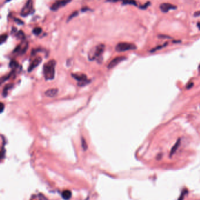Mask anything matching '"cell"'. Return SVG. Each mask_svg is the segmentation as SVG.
<instances>
[{
	"instance_id": "44dd1931",
	"label": "cell",
	"mask_w": 200,
	"mask_h": 200,
	"mask_svg": "<svg viewBox=\"0 0 200 200\" xmlns=\"http://www.w3.org/2000/svg\"><path fill=\"white\" fill-rule=\"evenodd\" d=\"M150 2H147V3H146L144 6H141V7H140V8H141V9H143V10L146 9V8L150 6Z\"/></svg>"
},
{
	"instance_id": "2e32d148",
	"label": "cell",
	"mask_w": 200,
	"mask_h": 200,
	"mask_svg": "<svg viewBox=\"0 0 200 200\" xmlns=\"http://www.w3.org/2000/svg\"><path fill=\"white\" fill-rule=\"evenodd\" d=\"M16 37H17V38H18V39H24V38H25L24 33H23L22 31H19L18 32L17 34H16Z\"/></svg>"
},
{
	"instance_id": "484cf974",
	"label": "cell",
	"mask_w": 200,
	"mask_h": 200,
	"mask_svg": "<svg viewBox=\"0 0 200 200\" xmlns=\"http://www.w3.org/2000/svg\"><path fill=\"white\" fill-rule=\"evenodd\" d=\"M199 15H200V12H199V11L194 13V16L197 17V16H199Z\"/></svg>"
},
{
	"instance_id": "52a82bcc",
	"label": "cell",
	"mask_w": 200,
	"mask_h": 200,
	"mask_svg": "<svg viewBox=\"0 0 200 200\" xmlns=\"http://www.w3.org/2000/svg\"><path fill=\"white\" fill-rule=\"evenodd\" d=\"M126 58L125 57H117L113 59L108 65V68L109 69H112L114 68L116 66H117L118 64H119L122 61L126 60Z\"/></svg>"
},
{
	"instance_id": "9c48e42d",
	"label": "cell",
	"mask_w": 200,
	"mask_h": 200,
	"mask_svg": "<svg viewBox=\"0 0 200 200\" xmlns=\"http://www.w3.org/2000/svg\"><path fill=\"white\" fill-rule=\"evenodd\" d=\"M42 62V58L41 57H38L36 59H35L30 65L28 69V71L29 72H31V71H32L35 68H37Z\"/></svg>"
},
{
	"instance_id": "e0dca14e",
	"label": "cell",
	"mask_w": 200,
	"mask_h": 200,
	"mask_svg": "<svg viewBox=\"0 0 200 200\" xmlns=\"http://www.w3.org/2000/svg\"><path fill=\"white\" fill-rule=\"evenodd\" d=\"M9 66L11 68H17L18 66V64L17 62V61H11L10 62V63Z\"/></svg>"
},
{
	"instance_id": "277c9868",
	"label": "cell",
	"mask_w": 200,
	"mask_h": 200,
	"mask_svg": "<svg viewBox=\"0 0 200 200\" xmlns=\"http://www.w3.org/2000/svg\"><path fill=\"white\" fill-rule=\"evenodd\" d=\"M33 8L32 0H28L26 4H25L21 11V15L22 17H26L31 13Z\"/></svg>"
},
{
	"instance_id": "9a60e30c",
	"label": "cell",
	"mask_w": 200,
	"mask_h": 200,
	"mask_svg": "<svg viewBox=\"0 0 200 200\" xmlns=\"http://www.w3.org/2000/svg\"><path fill=\"white\" fill-rule=\"evenodd\" d=\"M78 11H74V12H73L72 13V14L69 15V17H68V20H67V22L70 21L72 18H74V17H76L77 16H78Z\"/></svg>"
},
{
	"instance_id": "3957f363",
	"label": "cell",
	"mask_w": 200,
	"mask_h": 200,
	"mask_svg": "<svg viewBox=\"0 0 200 200\" xmlns=\"http://www.w3.org/2000/svg\"><path fill=\"white\" fill-rule=\"evenodd\" d=\"M116 51L119 52L129 51V50H134L137 49L136 45L128 42H120L116 46Z\"/></svg>"
},
{
	"instance_id": "ba28073f",
	"label": "cell",
	"mask_w": 200,
	"mask_h": 200,
	"mask_svg": "<svg viewBox=\"0 0 200 200\" xmlns=\"http://www.w3.org/2000/svg\"><path fill=\"white\" fill-rule=\"evenodd\" d=\"M160 8L162 12H167L170 10L176 9L177 7L175 6L174 5H172V4H169V3H163V4H160Z\"/></svg>"
},
{
	"instance_id": "5bb4252c",
	"label": "cell",
	"mask_w": 200,
	"mask_h": 200,
	"mask_svg": "<svg viewBox=\"0 0 200 200\" xmlns=\"http://www.w3.org/2000/svg\"><path fill=\"white\" fill-rule=\"evenodd\" d=\"M42 29L40 27H36L35 28L33 31H32V32L34 33V34L36 35H39L41 32H42Z\"/></svg>"
},
{
	"instance_id": "603a6c76",
	"label": "cell",
	"mask_w": 200,
	"mask_h": 200,
	"mask_svg": "<svg viewBox=\"0 0 200 200\" xmlns=\"http://www.w3.org/2000/svg\"><path fill=\"white\" fill-rule=\"evenodd\" d=\"M159 38H163V39H171V38L168 37V36H167V35H159Z\"/></svg>"
},
{
	"instance_id": "d6986e66",
	"label": "cell",
	"mask_w": 200,
	"mask_h": 200,
	"mask_svg": "<svg viewBox=\"0 0 200 200\" xmlns=\"http://www.w3.org/2000/svg\"><path fill=\"white\" fill-rule=\"evenodd\" d=\"M166 45H167V42H166L164 45H160V46H157V47H156V48H154V49H152V50H151V51H150V52H155L156 51H157V50H159V49H161V48H163V46H166Z\"/></svg>"
},
{
	"instance_id": "4316f807",
	"label": "cell",
	"mask_w": 200,
	"mask_h": 200,
	"mask_svg": "<svg viewBox=\"0 0 200 200\" xmlns=\"http://www.w3.org/2000/svg\"><path fill=\"white\" fill-rule=\"evenodd\" d=\"M197 26L198 27L199 30H200V22H198V23H197Z\"/></svg>"
},
{
	"instance_id": "6da1fadb",
	"label": "cell",
	"mask_w": 200,
	"mask_h": 200,
	"mask_svg": "<svg viewBox=\"0 0 200 200\" xmlns=\"http://www.w3.org/2000/svg\"><path fill=\"white\" fill-rule=\"evenodd\" d=\"M56 61L54 59L49 61L43 67V76L46 81L52 80L55 78Z\"/></svg>"
},
{
	"instance_id": "4fadbf2b",
	"label": "cell",
	"mask_w": 200,
	"mask_h": 200,
	"mask_svg": "<svg viewBox=\"0 0 200 200\" xmlns=\"http://www.w3.org/2000/svg\"><path fill=\"white\" fill-rule=\"evenodd\" d=\"M123 4H130V5H134V6L137 5L135 0H123Z\"/></svg>"
},
{
	"instance_id": "d4e9b609",
	"label": "cell",
	"mask_w": 200,
	"mask_h": 200,
	"mask_svg": "<svg viewBox=\"0 0 200 200\" xmlns=\"http://www.w3.org/2000/svg\"><path fill=\"white\" fill-rule=\"evenodd\" d=\"M81 10H82V12H85V11H86L89 10V8L85 7V8H82Z\"/></svg>"
},
{
	"instance_id": "7c38bea8",
	"label": "cell",
	"mask_w": 200,
	"mask_h": 200,
	"mask_svg": "<svg viewBox=\"0 0 200 200\" xmlns=\"http://www.w3.org/2000/svg\"><path fill=\"white\" fill-rule=\"evenodd\" d=\"M13 86V85L12 84H8V85H7L4 88V90H3V95L4 97H6L7 94V92H8V90L12 88Z\"/></svg>"
},
{
	"instance_id": "8fae6325",
	"label": "cell",
	"mask_w": 200,
	"mask_h": 200,
	"mask_svg": "<svg viewBox=\"0 0 200 200\" xmlns=\"http://www.w3.org/2000/svg\"><path fill=\"white\" fill-rule=\"evenodd\" d=\"M62 197L65 199H69L72 197V192L69 190H65L62 192Z\"/></svg>"
},
{
	"instance_id": "8992f818",
	"label": "cell",
	"mask_w": 200,
	"mask_h": 200,
	"mask_svg": "<svg viewBox=\"0 0 200 200\" xmlns=\"http://www.w3.org/2000/svg\"><path fill=\"white\" fill-rule=\"evenodd\" d=\"M70 2H71V0H60V1H58L52 4L51 7V10L54 11H57L59 8L69 4Z\"/></svg>"
},
{
	"instance_id": "5b68a950",
	"label": "cell",
	"mask_w": 200,
	"mask_h": 200,
	"mask_svg": "<svg viewBox=\"0 0 200 200\" xmlns=\"http://www.w3.org/2000/svg\"><path fill=\"white\" fill-rule=\"evenodd\" d=\"M72 77L78 81V85L80 86H83L89 83V81L87 79V77L84 74H72Z\"/></svg>"
},
{
	"instance_id": "ffe728a7",
	"label": "cell",
	"mask_w": 200,
	"mask_h": 200,
	"mask_svg": "<svg viewBox=\"0 0 200 200\" xmlns=\"http://www.w3.org/2000/svg\"><path fill=\"white\" fill-rule=\"evenodd\" d=\"M82 147L83 148V149L85 150H86L88 148V146L86 144V141L84 139L82 138Z\"/></svg>"
},
{
	"instance_id": "ac0fdd59",
	"label": "cell",
	"mask_w": 200,
	"mask_h": 200,
	"mask_svg": "<svg viewBox=\"0 0 200 200\" xmlns=\"http://www.w3.org/2000/svg\"><path fill=\"white\" fill-rule=\"evenodd\" d=\"M8 38V35L7 34H3L1 36V38H0V42H1V44H3Z\"/></svg>"
},
{
	"instance_id": "7a4b0ae2",
	"label": "cell",
	"mask_w": 200,
	"mask_h": 200,
	"mask_svg": "<svg viewBox=\"0 0 200 200\" xmlns=\"http://www.w3.org/2000/svg\"><path fill=\"white\" fill-rule=\"evenodd\" d=\"M105 50V45L103 44H100L93 48L89 52L88 58L90 61H94L102 57V54Z\"/></svg>"
},
{
	"instance_id": "7402d4cb",
	"label": "cell",
	"mask_w": 200,
	"mask_h": 200,
	"mask_svg": "<svg viewBox=\"0 0 200 200\" xmlns=\"http://www.w3.org/2000/svg\"><path fill=\"white\" fill-rule=\"evenodd\" d=\"M14 21H15V22H17L18 24H19V25H22V24H23V22L22 20L19 19L15 18V19H14Z\"/></svg>"
},
{
	"instance_id": "30bf717a",
	"label": "cell",
	"mask_w": 200,
	"mask_h": 200,
	"mask_svg": "<svg viewBox=\"0 0 200 200\" xmlns=\"http://www.w3.org/2000/svg\"><path fill=\"white\" fill-rule=\"evenodd\" d=\"M58 92V90L56 88H53V89H50L47 90L45 92V94L46 96L49 97H55Z\"/></svg>"
},
{
	"instance_id": "cb8c5ba5",
	"label": "cell",
	"mask_w": 200,
	"mask_h": 200,
	"mask_svg": "<svg viewBox=\"0 0 200 200\" xmlns=\"http://www.w3.org/2000/svg\"><path fill=\"white\" fill-rule=\"evenodd\" d=\"M4 108V104L3 103H1V113L3 112Z\"/></svg>"
}]
</instances>
